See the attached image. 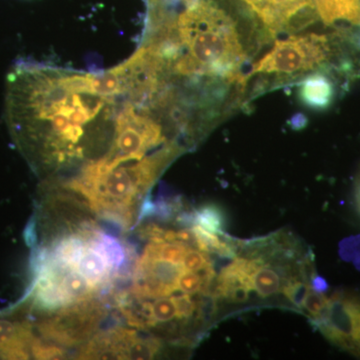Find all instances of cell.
Listing matches in <instances>:
<instances>
[{"instance_id":"cell-13","label":"cell","mask_w":360,"mask_h":360,"mask_svg":"<svg viewBox=\"0 0 360 360\" xmlns=\"http://www.w3.org/2000/svg\"><path fill=\"white\" fill-rule=\"evenodd\" d=\"M250 291L251 290H248L246 286L243 285V284H238V285H234L233 288L229 291L225 300L233 303L246 302L250 300Z\"/></svg>"},{"instance_id":"cell-3","label":"cell","mask_w":360,"mask_h":360,"mask_svg":"<svg viewBox=\"0 0 360 360\" xmlns=\"http://www.w3.org/2000/svg\"><path fill=\"white\" fill-rule=\"evenodd\" d=\"M46 191L32 304L42 317L108 303L129 265V241L108 233L82 202Z\"/></svg>"},{"instance_id":"cell-12","label":"cell","mask_w":360,"mask_h":360,"mask_svg":"<svg viewBox=\"0 0 360 360\" xmlns=\"http://www.w3.org/2000/svg\"><path fill=\"white\" fill-rule=\"evenodd\" d=\"M352 315V340L355 347L360 349V300L349 298Z\"/></svg>"},{"instance_id":"cell-5","label":"cell","mask_w":360,"mask_h":360,"mask_svg":"<svg viewBox=\"0 0 360 360\" xmlns=\"http://www.w3.org/2000/svg\"><path fill=\"white\" fill-rule=\"evenodd\" d=\"M274 41L323 25L314 0H241Z\"/></svg>"},{"instance_id":"cell-14","label":"cell","mask_w":360,"mask_h":360,"mask_svg":"<svg viewBox=\"0 0 360 360\" xmlns=\"http://www.w3.org/2000/svg\"><path fill=\"white\" fill-rule=\"evenodd\" d=\"M359 203H360V187H359Z\"/></svg>"},{"instance_id":"cell-10","label":"cell","mask_w":360,"mask_h":360,"mask_svg":"<svg viewBox=\"0 0 360 360\" xmlns=\"http://www.w3.org/2000/svg\"><path fill=\"white\" fill-rule=\"evenodd\" d=\"M309 284L297 277H291L283 288V293L297 309H302L303 300L309 292Z\"/></svg>"},{"instance_id":"cell-9","label":"cell","mask_w":360,"mask_h":360,"mask_svg":"<svg viewBox=\"0 0 360 360\" xmlns=\"http://www.w3.org/2000/svg\"><path fill=\"white\" fill-rule=\"evenodd\" d=\"M328 304L329 298L328 296L324 295L323 292H319V291L312 290L310 288L309 292L305 296L304 300H303L302 309L310 316L314 317L315 321H317L326 314Z\"/></svg>"},{"instance_id":"cell-6","label":"cell","mask_w":360,"mask_h":360,"mask_svg":"<svg viewBox=\"0 0 360 360\" xmlns=\"http://www.w3.org/2000/svg\"><path fill=\"white\" fill-rule=\"evenodd\" d=\"M297 85V96L305 108L323 110L335 103L342 92L335 78L324 72H314L302 78Z\"/></svg>"},{"instance_id":"cell-2","label":"cell","mask_w":360,"mask_h":360,"mask_svg":"<svg viewBox=\"0 0 360 360\" xmlns=\"http://www.w3.org/2000/svg\"><path fill=\"white\" fill-rule=\"evenodd\" d=\"M139 46L196 110L225 120L248 108L246 77L271 44L241 0H146Z\"/></svg>"},{"instance_id":"cell-1","label":"cell","mask_w":360,"mask_h":360,"mask_svg":"<svg viewBox=\"0 0 360 360\" xmlns=\"http://www.w3.org/2000/svg\"><path fill=\"white\" fill-rule=\"evenodd\" d=\"M115 68L87 72L23 59L9 70L7 127L45 182L68 179L110 150L129 96Z\"/></svg>"},{"instance_id":"cell-7","label":"cell","mask_w":360,"mask_h":360,"mask_svg":"<svg viewBox=\"0 0 360 360\" xmlns=\"http://www.w3.org/2000/svg\"><path fill=\"white\" fill-rule=\"evenodd\" d=\"M255 290L262 298L276 295L281 288V277L274 267L262 265L252 276Z\"/></svg>"},{"instance_id":"cell-4","label":"cell","mask_w":360,"mask_h":360,"mask_svg":"<svg viewBox=\"0 0 360 360\" xmlns=\"http://www.w3.org/2000/svg\"><path fill=\"white\" fill-rule=\"evenodd\" d=\"M314 72L335 78L347 90L360 77V35L317 26L277 37L246 77L248 106L266 92L290 86Z\"/></svg>"},{"instance_id":"cell-8","label":"cell","mask_w":360,"mask_h":360,"mask_svg":"<svg viewBox=\"0 0 360 360\" xmlns=\"http://www.w3.org/2000/svg\"><path fill=\"white\" fill-rule=\"evenodd\" d=\"M193 221L212 233L224 234V212H222L217 205L201 206L200 210L193 214Z\"/></svg>"},{"instance_id":"cell-11","label":"cell","mask_w":360,"mask_h":360,"mask_svg":"<svg viewBox=\"0 0 360 360\" xmlns=\"http://www.w3.org/2000/svg\"><path fill=\"white\" fill-rule=\"evenodd\" d=\"M317 8L326 11H340L360 6V0H314Z\"/></svg>"}]
</instances>
